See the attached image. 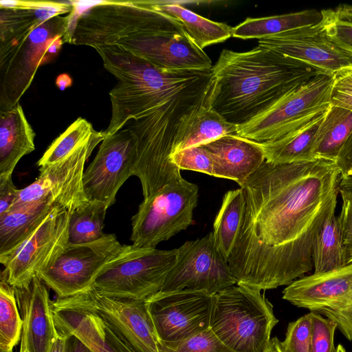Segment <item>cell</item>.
Instances as JSON below:
<instances>
[{"mask_svg":"<svg viewBox=\"0 0 352 352\" xmlns=\"http://www.w3.org/2000/svg\"><path fill=\"white\" fill-rule=\"evenodd\" d=\"M341 173L332 161H265L245 182V210L228 265L236 284L261 290L311 271L313 247L336 211Z\"/></svg>","mask_w":352,"mask_h":352,"instance_id":"6da1fadb","label":"cell"},{"mask_svg":"<svg viewBox=\"0 0 352 352\" xmlns=\"http://www.w3.org/2000/svg\"><path fill=\"white\" fill-rule=\"evenodd\" d=\"M212 88L202 101L181 118L172 154L191 146L208 143L226 135H236L237 125L228 122L212 108Z\"/></svg>","mask_w":352,"mask_h":352,"instance_id":"7402d4cb","label":"cell"},{"mask_svg":"<svg viewBox=\"0 0 352 352\" xmlns=\"http://www.w3.org/2000/svg\"><path fill=\"white\" fill-rule=\"evenodd\" d=\"M324 113L279 139L258 142L265 161L274 164H287L316 160L313 142Z\"/></svg>","mask_w":352,"mask_h":352,"instance_id":"83f0119b","label":"cell"},{"mask_svg":"<svg viewBox=\"0 0 352 352\" xmlns=\"http://www.w3.org/2000/svg\"><path fill=\"white\" fill-rule=\"evenodd\" d=\"M213 300L196 291L158 292L146 299L158 340L182 341L210 329Z\"/></svg>","mask_w":352,"mask_h":352,"instance_id":"2e32d148","label":"cell"},{"mask_svg":"<svg viewBox=\"0 0 352 352\" xmlns=\"http://www.w3.org/2000/svg\"><path fill=\"white\" fill-rule=\"evenodd\" d=\"M136 154V138L126 126L107 135L84 172L83 188L87 199L102 202L107 208L111 206L120 187L132 176Z\"/></svg>","mask_w":352,"mask_h":352,"instance_id":"e0dca14e","label":"cell"},{"mask_svg":"<svg viewBox=\"0 0 352 352\" xmlns=\"http://www.w3.org/2000/svg\"><path fill=\"white\" fill-rule=\"evenodd\" d=\"M245 210V200L241 188L228 191L213 224L216 245L228 261L234 249Z\"/></svg>","mask_w":352,"mask_h":352,"instance_id":"4dcf8cb0","label":"cell"},{"mask_svg":"<svg viewBox=\"0 0 352 352\" xmlns=\"http://www.w3.org/2000/svg\"><path fill=\"white\" fill-rule=\"evenodd\" d=\"M106 137L104 131H95L63 160L39 168L38 177L19 190L10 210L47 203L67 209L70 212L87 204L83 188L85 164L94 149Z\"/></svg>","mask_w":352,"mask_h":352,"instance_id":"8fae6325","label":"cell"},{"mask_svg":"<svg viewBox=\"0 0 352 352\" xmlns=\"http://www.w3.org/2000/svg\"><path fill=\"white\" fill-rule=\"evenodd\" d=\"M352 133V111L331 104L324 112L313 142L316 160L336 162Z\"/></svg>","mask_w":352,"mask_h":352,"instance_id":"f1b7e54d","label":"cell"},{"mask_svg":"<svg viewBox=\"0 0 352 352\" xmlns=\"http://www.w3.org/2000/svg\"><path fill=\"white\" fill-rule=\"evenodd\" d=\"M75 9L54 16L30 34L0 42V111L18 103L30 86L38 67L71 43Z\"/></svg>","mask_w":352,"mask_h":352,"instance_id":"8992f818","label":"cell"},{"mask_svg":"<svg viewBox=\"0 0 352 352\" xmlns=\"http://www.w3.org/2000/svg\"><path fill=\"white\" fill-rule=\"evenodd\" d=\"M76 1H5L0 8V42L30 34L47 20L69 14Z\"/></svg>","mask_w":352,"mask_h":352,"instance_id":"603a6c76","label":"cell"},{"mask_svg":"<svg viewBox=\"0 0 352 352\" xmlns=\"http://www.w3.org/2000/svg\"><path fill=\"white\" fill-rule=\"evenodd\" d=\"M148 6L177 20L188 36L200 49L221 43L232 36V28L215 22L183 7L179 2L143 1Z\"/></svg>","mask_w":352,"mask_h":352,"instance_id":"4316f807","label":"cell"},{"mask_svg":"<svg viewBox=\"0 0 352 352\" xmlns=\"http://www.w3.org/2000/svg\"><path fill=\"white\" fill-rule=\"evenodd\" d=\"M213 76L179 93L148 115L130 120L124 126L136 138L137 154L132 175L141 182L144 199L182 178L170 155L182 116L211 91Z\"/></svg>","mask_w":352,"mask_h":352,"instance_id":"5b68a950","label":"cell"},{"mask_svg":"<svg viewBox=\"0 0 352 352\" xmlns=\"http://www.w3.org/2000/svg\"><path fill=\"white\" fill-rule=\"evenodd\" d=\"M19 190L14 186L12 175H0V217L10 210L18 197Z\"/></svg>","mask_w":352,"mask_h":352,"instance_id":"7bdbcfd3","label":"cell"},{"mask_svg":"<svg viewBox=\"0 0 352 352\" xmlns=\"http://www.w3.org/2000/svg\"><path fill=\"white\" fill-rule=\"evenodd\" d=\"M56 84L59 89L64 90L72 84V80L67 74H63L58 76Z\"/></svg>","mask_w":352,"mask_h":352,"instance_id":"c3c4849f","label":"cell"},{"mask_svg":"<svg viewBox=\"0 0 352 352\" xmlns=\"http://www.w3.org/2000/svg\"><path fill=\"white\" fill-rule=\"evenodd\" d=\"M267 352H285L281 345V341L276 337L271 339L270 346Z\"/></svg>","mask_w":352,"mask_h":352,"instance_id":"681fc988","label":"cell"},{"mask_svg":"<svg viewBox=\"0 0 352 352\" xmlns=\"http://www.w3.org/2000/svg\"><path fill=\"white\" fill-rule=\"evenodd\" d=\"M14 288L23 320L21 339L30 352H49L58 331L47 285L35 276L26 285Z\"/></svg>","mask_w":352,"mask_h":352,"instance_id":"44dd1931","label":"cell"},{"mask_svg":"<svg viewBox=\"0 0 352 352\" xmlns=\"http://www.w3.org/2000/svg\"><path fill=\"white\" fill-rule=\"evenodd\" d=\"M321 10H305L281 15L248 18L232 30V36L241 39H261L293 29L314 25L322 20Z\"/></svg>","mask_w":352,"mask_h":352,"instance_id":"f546056e","label":"cell"},{"mask_svg":"<svg viewBox=\"0 0 352 352\" xmlns=\"http://www.w3.org/2000/svg\"><path fill=\"white\" fill-rule=\"evenodd\" d=\"M314 273H324L347 264L338 217L332 212L315 239L313 253Z\"/></svg>","mask_w":352,"mask_h":352,"instance_id":"1f68e13d","label":"cell"},{"mask_svg":"<svg viewBox=\"0 0 352 352\" xmlns=\"http://www.w3.org/2000/svg\"><path fill=\"white\" fill-rule=\"evenodd\" d=\"M212 72L210 105L236 125L252 120L293 89L321 74L260 45L244 52L223 50Z\"/></svg>","mask_w":352,"mask_h":352,"instance_id":"3957f363","label":"cell"},{"mask_svg":"<svg viewBox=\"0 0 352 352\" xmlns=\"http://www.w3.org/2000/svg\"><path fill=\"white\" fill-rule=\"evenodd\" d=\"M71 212L55 206L30 236L1 264L8 283L21 287L50 267L69 243Z\"/></svg>","mask_w":352,"mask_h":352,"instance_id":"9a60e30c","label":"cell"},{"mask_svg":"<svg viewBox=\"0 0 352 352\" xmlns=\"http://www.w3.org/2000/svg\"><path fill=\"white\" fill-rule=\"evenodd\" d=\"M159 352H234L210 329L186 340L164 342L158 340Z\"/></svg>","mask_w":352,"mask_h":352,"instance_id":"8d00e7d4","label":"cell"},{"mask_svg":"<svg viewBox=\"0 0 352 352\" xmlns=\"http://www.w3.org/2000/svg\"><path fill=\"white\" fill-rule=\"evenodd\" d=\"M56 206L39 203L7 212L0 217V263L35 231Z\"/></svg>","mask_w":352,"mask_h":352,"instance_id":"484cf974","label":"cell"},{"mask_svg":"<svg viewBox=\"0 0 352 352\" xmlns=\"http://www.w3.org/2000/svg\"><path fill=\"white\" fill-rule=\"evenodd\" d=\"M70 352H93V351L80 339L72 336Z\"/></svg>","mask_w":352,"mask_h":352,"instance_id":"7dc6e473","label":"cell"},{"mask_svg":"<svg viewBox=\"0 0 352 352\" xmlns=\"http://www.w3.org/2000/svg\"><path fill=\"white\" fill-rule=\"evenodd\" d=\"M52 308L57 330L78 338L93 352H137L96 311L65 298L52 300Z\"/></svg>","mask_w":352,"mask_h":352,"instance_id":"ffe728a7","label":"cell"},{"mask_svg":"<svg viewBox=\"0 0 352 352\" xmlns=\"http://www.w3.org/2000/svg\"><path fill=\"white\" fill-rule=\"evenodd\" d=\"M198 192L197 184L182 177L144 199L131 219L133 245L155 248L186 230L193 222Z\"/></svg>","mask_w":352,"mask_h":352,"instance_id":"30bf717a","label":"cell"},{"mask_svg":"<svg viewBox=\"0 0 352 352\" xmlns=\"http://www.w3.org/2000/svg\"><path fill=\"white\" fill-rule=\"evenodd\" d=\"M104 67L118 80L110 91L111 117L105 135L132 119L144 117L191 86L211 76V70L164 71L118 45L94 48Z\"/></svg>","mask_w":352,"mask_h":352,"instance_id":"277c9868","label":"cell"},{"mask_svg":"<svg viewBox=\"0 0 352 352\" xmlns=\"http://www.w3.org/2000/svg\"><path fill=\"white\" fill-rule=\"evenodd\" d=\"M177 256V249L122 245L104 265L92 287L108 297L146 300L160 292Z\"/></svg>","mask_w":352,"mask_h":352,"instance_id":"ba28073f","label":"cell"},{"mask_svg":"<svg viewBox=\"0 0 352 352\" xmlns=\"http://www.w3.org/2000/svg\"><path fill=\"white\" fill-rule=\"evenodd\" d=\"M311 312L288 324L285 338L281 341L285 352H311Z\"/></svg>","mask_w":352,"mask_h":352,"instance_id":"f35d334b","label":"cell"},{"mask_svg":"<svg viewBox=\"0 0 352 352\" xmlns=\"http://www.w3.org/2000/svg\"><path fill=\"white\" fill-rule=\"evenodd\" d=\"M22 330L23 320L14 288L2 272L0 282V350L13 349L21 338Z\"/></svg>","mask_w":352,"mask_h":352,"instance_id":"836d02e7","label":"cell"},{"mask_svg":"<svg viewBox=\"0 0 352 352\" xmlns=\"http://www.w3.org/2000/svg\"><path fill=\"white\" fill-rule=\"evenodd\" d=\"M71 340L72 336L58 331L49 352H70Z\"/></svg>","mask_w":352,"mask_h":352,"instance_id":"f6af8a7d","label":"cell"},{"mask_svg":"<svg viewBox=\"0 0 352 352\" xmlns=\"http://www.w3.org/2000/svg\"><path fill=\"white\" fill-rule=\"evenodd\" d=\"M339 192L342 199L352 202V173L345 177H341Z\"/></svg>","mask_w":352,"mask_h":352,"instance_id":"bcb514c9","label":"cell"},{"mask_svg":"<svg viewBox=\"0 0 352 352\" xmlns=\"http://www.w3.org/2000/svg\"><path fill=\"white\" fill-rule=\"evenodd\" d=\"M278 322L258 289L237 285L214 295L210 329L234 352H267Z\"/></svg>","mask_w":352,"mask_h":352,"instance_id":"52a82bcc","label":"cell"},{"mask_svg":"<svg viewBox=\"0 0 352 352\" xmlns=\"http://www.w3.org/2000/svg\"><path fill=\"white\" fill-rule=\"evenodd\" d=\"M201 145L213 153L226 179L240 187L265 161L258 142L237 135H226Z\"/></svg>","mask_w":352,"mask_h":352,"instance_id":"cb8c5ba5","label":"cell"},{"mask_svg":"<svg viewBox=\"0 0 352 352\" xmlns=\"http://www.w3.org/2000/svg\"><path fill=\"white\" fill-rule=\"evenodd\" d=\"M19 352H30L23 340L21 339V346Z\"/></svg>","mask_w":352,"mask_h":352,"instance_id":"816d5d0a","label":"cell"},{"mask_svg":"<svg viewBox=\"0 0 352 352\" xmlns=\"http://www.w3.org/2000/svg\"><path fill=\"white\" fill-rule=\"evenodd\" d=\"M344 18L352 21V5L346 6L344 9Z\"/></svg>","mask_w":352,"mask_h":352,"instance_id":"f907efd6","label":"cell"},{"mask_svg":"<svg viewBox=\"0 0 352 352\" xmlns=\"http://www.w3.org/2000/svg\"><path fill=\"white\" fill-rule=\"evenodd\" d=\"M173 163L181 170L200 172L226 179L216 157L202 145L191 146L171 155Z\"/></svg>","mask_w":352,"mask_h":352,"instance_id":"d590c367","label":"cell"},{"mask_svg":"<svg viewBox=\"0 0 352 352\" xmlns=\"http://www.w3.org/2000/svg\"><path fill=\"white\" fill-rule=\"evenodd\" d=\"M321 24L329 40L352 59V21L338 17L333 9L322 10Z\"/></svg>","mask_w":352,"mask_h":352,"instance_id":"74e56055","label":"cell"},{"mask_svg":"<svg viewBox=\"0 0 352 352\" xmlns=\"http://www.w3.org/2000/svg\"><path fill=\"white\" fill-rule=\"evenodd\" d=\"M337 348V352H346L345 349L343 347L342 344H338Z\"/></svg>","mask_w":352,"mask_h":352,"instance_id":"f5cc1de1","label":"cell"},{"mask_svg":"<svg viewBox=\"0 0 352 352\" xmlns=\"http://www.w3.org/2000/svg\"><path fill=\"white\" fill-rule=\"evenodd\" d=\"M34 138L19 103L0 111V175H12L19 161L34 151Z\"/></svg>","mask_w":352,"mask_h":352,"instance_id":"d4e9b609","label":"cell"},{"mask_svg":"<svg viewBox=\"0 0 352 352\" xmlns=\"http://www.w3.org/2000/svg\"><path fill=\"white\" fill-rule=\"evenodd\" d=\"M342 210L338 219L347 263L352 262V202L342 199Z\"/></svg>","mask_w":352,"mask_h":352,"instance_id":"b9f144b4","label":"cell"},{"mask_svg":"<svg viewBox=\"0 0 352 352\" xmlns=\"http://www.w3.org/2000/svg\"><path fill=\"white\" fill-rule=\"evenodd\" d=\"M94 131L89 122L81 117L78 118L52 142L37 162V165L41 168L63 160L86 141Z\"/></svg>","mask_w":352,"mask_h":352,"instance_id":"e575fe53","label":"cell"},{"mask_svg":"<svg viewBox=\"0 0 352 352\" xmlns=\"http://www.w3.org/2000/svg\"><path fill=\"white\" fill-rule=\"evenodd\" d=\"M320 21L259 39L258 45L302 62L321 74L334 76L352 65V59L329 40Z\"/></svg>","mask_w":352,"mask_h":352,"instance_id":"d6986e66","label":"cell"},{"mask_svg":"<svg viewBox=\"0 0 352 352\" xmlns=\"http://www.w3.org/2000/svg\"><path fill=\"white\" fill-rule=\"evenodd\" d=\"M82 44L118 45L164 71H205L212 61L175 19L143 1H99L81 16Z\"/></svg>","mask_w":352,"mask_h":352,"instance_id":"7a4b0ae2","label":"cell"},{"mask_svg":"<svg viewBox=\"0 0 352 352\" xmlns=\"http://www.w3.org/2000/svg\"><path fill=\"white\" fill-rule=\"evenodd\" d=\"M334 76L318 74L293 89L249 122L236 135L256 142L279 139L324 113L331 105Z\"/></svg>","mask_w":352,"mask_h":352,"instance_id":"9c48e42d","label":"cell"},{"mask_svg":"<svg viewBox=\"0 0 352 352\" xmlns=\"http://www.w3.org/2000/svg\"><path fill=\"white\" fill-rule=\"evenodd\" d=\"M341 177L352 173V133L342 148L336 162Z\"/></svg>","mask_w":352,"mask_h":352,"instance_id":"ee69618b","label":"cell"},{"mask_svg":"<svg viewBox=\"0 0 352 352\" xmlns=\"http://www.w3.org/2000/svg\"><path fill=\"white\" fill-rule=\"evenodd\" d=\"M283 298L297 307L324 315L352 341V262L298 278L283 289Z\"/></svg>","mask_w":352,"mask_h":352,"instance_id":"7c38bea8","label":"cell"},{"mask_svg":"<svg viewBox=\"0 0 352 352\" xmlns=\"http://www.w3.org/2000/svg\"><path fill=\"white\" fill-rule=\"evenodd\" d=\"M122 246L113 234L91 243H68L56 261L36 276L55 292L57 298L85 292L93 287L104 265Z\"/></svg>","mask_w":352,"mask_h":352,"instance_id":"5bb4252c","label":"cell"},{"mask_svg":"<svg viewBox=\"0 0 352 352\" xmlns=\"http://www.w3.org/2000/svg\"><path fill=\"white\" fill-rule=\"evenodd\" d=\"M331 104L352 111V65L334 74Z\"/></svg>","mask_w":352,"mask_h":352,"instance_id":"60d3db41","label":"cell"},{"mask_svg":"<svg viewBox=\"0 0 352 352\" xmlns=\"http://www.w3.org/2000/svg\"><path fill=\"white\" fill-rule=\"evenodd\" d=\"M311 352H337L334 346L336 324L317 313L311 312Z\"/></svg>","mask_w":352,"mask_h":352,"instance_id":"ab89813d","label":"cell"},{"mask_svg":"<svg viewBox=\"0 0 352 352\" xmlns=\"http://www.w3.org/2000/svg\"><path fill=\"white\" fill-rule=\"evenodd\" d=\"M236 283L211 232L203 238L188 241L177 248L176 262L160 292L196 291L214 295Z\"/></svg>","mask_w":352,"mask_h":352,"instance_id":"4fadbf2b","label":"cell"},{"mask_svg":"<svg viewBox=\"0 0 352 352\" xmlns=\"http://www.w3.org/2000/svg\"><path fill=\"white\" fill-rule=\"evenodd\" d=\"M65 298L96 311L137 352H159L158 338L146 300L108 297L93 287Z\"/></svg>","mask_w":352,"mask_h":352,"instance_id":"ac0fdd59","label":"cell"},{"mask_svg":"<svg viewBox=\"0 0 352 352\" xmlns=\"http://www.w3.org/2000/svg\"><path fill=\"white\" fill-rule=\"evenodd\" d=\"M107 206L98 201H89L71 212L69 243L83 244L103 237Z\"/></svg>","mask_w":352,"mask_h":352,"instance_id":"d6a6232c","label":"cell"},{"mask_svg":"<svg viewBox=\"0 0 352 352\" xmlns=\"http://www.w3.org/2000/svg\"><path fill=\"white\" fill-rule=\"evenodd\" d=\"M1 352H13L12 349L11 350H1Z\"/></svg>","mask_w":352,"mask_h":352,"instance_id":"db71d44e","label":"cell"}]
</instances>
